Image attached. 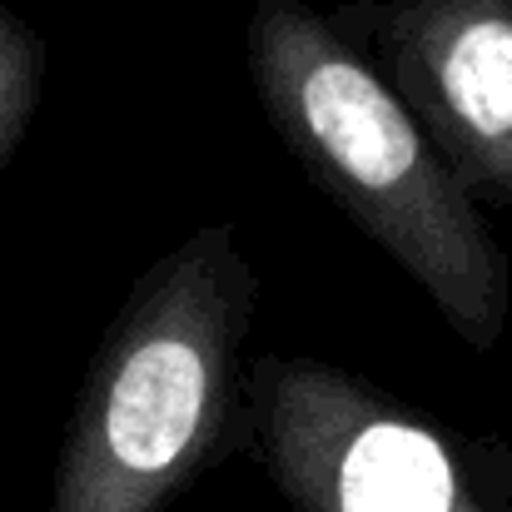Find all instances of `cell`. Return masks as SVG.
<instances>
[{"mask_svg": "<svg viewBox=\"0 0 512 512\" xmlns=\"http://www.w3.org/2000/svg\"><path fill=\"white\" fill-rule=\"evenodd\" d=\"M254 274L229 224L170 249L90 358L50 512H160L219 453Z\"/></svg>", "mask_w": 512, "mask_h": 512, "instance_id": "cell-2", "label": "cell"}, {"mask_svg": "<svg viewBox=\"0 0 512 512\" xmlns=\"http://www.w3.org/2000/svg\"><path fill=\"white\" fill-rule=\"evenodd\" d=\"M249 75L294 160L433 294L448 324L473 348L503 339L508 259L403 100L304 0L254 5Z\"/></svg>", "mask_w": 512, "mask_h": 512, "instance_id": "cell-1", "label": "cell"}, {"mask_svg": "<svg viewBox=\"0 0 512 512\" xmlns=\"http://www.w3.org/2000/svg\"><path fill=\"white\" fill-rule=\"evenodd\" d=\"M388 55L403 110L512 204V0H393Z\"/></svg>", "mask_w": 512, "mask_h": 512, "instance_id": "cell-4", "label": "cell"}, {"mask_svg": "<svg viewBox=\"0 0 512 512\" xmlns=\"http://www.w3.org/2000/svg\"><path fill=\"white\" fill-rule=\"evenodd\" d=\"M40 40L30 25H20L0 5V165L15 155V145L30 130L35 100H40Z\"/></svg>", "mask_w": 512, "mask_h": 512, "instance_id": "cell-5", "label": "cell"}, {"mask_svg": "<svg viewBox=\"0 0 512 512\" xmlns=\"http://www.w3.org/2000/svg\"><path fill=\"white\" fill-rule=\"evenodd\" d=\"M249 408L294 512H503L433 428L319 358H264Z\"/></svg>", "mask_w": 512, "mask_h": 512, "instance_id": "cell-3", "label": "cell"}]
</instances>
